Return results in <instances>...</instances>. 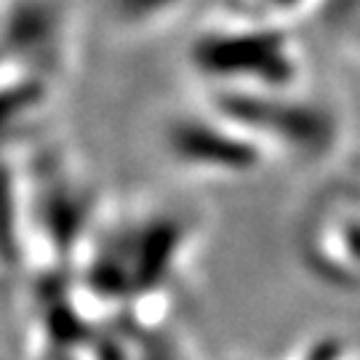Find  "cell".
Here are the masks:
<instances>
[{"instance_id": "3", "label": "cell", "mask_w": 360, "mask_h": 360, "mask_svg": "<svg viewBox=\"0 0 360 360\" xmlns=\"http://www.w3.org/2000/svg\"><path fill=\"white\" fill-rule=\"evenodd\" d=\"M248 6H257L262 11H296V8H302L304 6V0H245Z\"/></svg>"}, {"instance_id": "2", "label": "cell", "mask_w": 360, "mask_h": 360, "mask_svg": "<svg viewBox=\"0 0 360 360\" xmlns=\"http://www.w3.org/2000/svg\"><path fill=\"white\" fill-rule=\"evenodd\" d=\"M32 86L27 80H13V83H0V136H6L8 129L19 117L27 120V112L32 107Z\"/></svg>"}, {"instance_id": "1", "label": "cell", "mask_w": 360, "mask_h": 360, "mask_svg": "<svg viewBox=\"0 0 360 360\" xmlns=\"http://www.w3.org/2000/svg\"><path fill=\"white\" fill-rule=\"evenodd\" d=\"M27 257L25 171L0 155V270H16Z\"/></svg>"}]
</instances>
